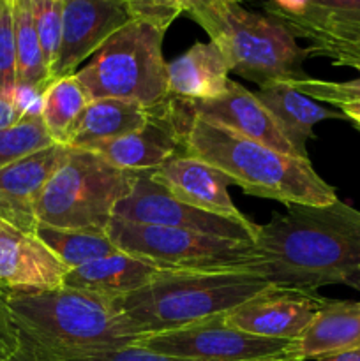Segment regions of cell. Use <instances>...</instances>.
Listing matches in <instances>:
<instances>
[{
  "label": "cell",
  "mask_w": 360,
  "mask_h": 361,
  "mask_svg": "<svg viewBox=\"0 0 360 361\" xmlns=\"http://www.w3.org/2000/svg\"><path fill=\"white\" fill-rule=\"evenodd\" d=\"M254 250L260 274L277 288L316 293L360 279V210L334 201L323 207L293 204L260 224ZM360 288V286H359Z\"/></svg>",
  "instance_id": "obj_1"
},
{
  "label": "cell",
  "mask_w": 360,
  "mask_h": 361,
  "mask_svg": "<svg viewBox=\"0 0 360 361\" xmlns=\"http://www.w3.org/2000/svg\"><path fill=\"white\" fill-rule=\"evenodd\" d=\"M39 361H60L133 345L141 334L120 298L73 288L4 296Z\"/></svg>",
  "instance_id": "obj_2"
},
{
  "label": "cell",
  "mask_w": 360,
  "mask_h": 361,
  "mask_svg": "<svg viewBox=\"0 0 360 361\" xmlns=\"http://www.w3.org/2000/svg\"><path fill=\"white\" fill-rule=\"evenodd\" d=\"M186 154L224 173L246 194L277 203L323 207L337 201L309 159L274 150L219 123L194 116L186 130Z\"/></svg>",
  "instance_id": "obj_3"
},
{
  "label": "cell",
  "mask_w": 360,
  "mask_h": 361,
  "mask_svg": "<svg viewBox=\"0 0 360 361\" xmlns=\"http://www.w3.org/2000/svg\"><path fill=\"white\" fill-rule=\"evenodd\" d=\"M270 282L256 270H159L140 291L120 298V307L145 335H157L222 316L260 295Z\"/></svg>",
  "instance_id": "obj_4"
},
{
  "label": "cell",
  "mask_w": 360,
  "mask_h": 361,
  "mask_svg": "<svg viewBox=\"0 0 360 361\" xmlns=\"http://www.w3.org/2000/svg\"><path fill=\"white\" fill-rule=\"evenodd\" d=\"M191 16L217 44L232 73L258 87L309 76L304 71L309 49L270 14L253 13L239 0H214Z\"/></svg>",
  "instance_id": "obj_5"
},
{
  "label": "cell",
  "mask_w": 360,
  "mask_h": 361,
  "mask_svg": "<svg viewBox=\"0 0 360 361\" xmlns=\"http://www.w3.org/2000/svg\"><path fill=\"white\" fill-rule=\"evenodd\" d=\"M166 30L133 20L112 35L74 76L90 101L124 99L145 108L161 104L168 95L162 56Z\"/></svg>",
  "instance_id": "obj_6"
},
{
  "label": "cell",
  "mask_w": 360,
  "mask_h": 361,
  "mask_svg": "<svg viewBox=\"0 0 360 361\" xmlns=\"http://www.w3.org/2000/svg\"><path fill=\"white\" fill-rule=\"evenodd\" d=\"M138 173L124 171L101 155L71 148L37 201V226L108 229L116 204L131 194Z\"/></svg>",
  "instance_id": "obj_7"
},
{
  "label": "cell",
  "mask_w": 360,
  "mask_h": 361,
  "mask_svg": "<svg viewBox=\"0 0 360 361\" xmlns=\"http://www.w3.org/2000/svg\"><path fill=\"white\" fill-rule=\"evenodd\" d=\"M108 235L122 252L150 263L157 270L217 271L246 268L260 274L261 257L253 242L116 219L109 222Z\"/></svg>",
  "instance_id": "obj_8"
},
{
  "label": "cell",
  "mask_w": 360,
  "mask_h": 361,
  "mask_svg": "<svg viewBox=\"0 0 360 361\" xmlns=\"http://www.w3.org/2000/svg\"><path fill=\"white\" fill-rule=\"evenodd\" d=\"M134 345L189 361H253L292 351L295 341L246 334L229 326L222 314L179 330L145 335Z\"/></svg>",
  "instance_id": "obj_9"
},
{
  "label": "cell",
  "mask_w": 360,
  "mask_h": 361,
  "mask_svg": "<svg viewBox=\"0 0 360 361\" xmlns=\"http://www.w3.org/2000/svg\"><path fill=\"white\" fill-rule=\"evenodd\" d=\"M113 219L134 224L189 229L201 235L242 242H254L260 231V224H254L253 221H232L182 203L161 183L155 182L150 171L138 173L133 190L116 204Z\"/></svg>",
  "instance_id": "obj_10"
},
{
  "label": "cell",
  "mask_w": 360,
  "mask_h": 361,
  "mask_svg": "<svg viewBox=\"0 0 360 361\" xmlns=\"http://www.w3.org/2000/svg\"><path fill=\"white\" fill-rule=\"evenodd\" d=\"M193 111L186 101L168 97L150 108V118L141 129L85 150L101 155L124 171H154L176 155L186 154V130Z\"/></svg>",
  "instance_id": "obj_11"
},
{
  "label": "cell",
  "mask_w": 360,
  "mask_h": 361,
  "mask_svg": "<svg viewBox=\"0 0 360 361\" xmlns=\"http://www.w3.org/2000/svg\"><path fill=\"white\" fill-rule=\"evenodd\" d=\"M270 16L307 39L311 55L360 71V0H313L299 16Z\"/></svg>",
  "instance_id": "obj_12"
},
{
  "label": "cell",
  "mask_w": 360,
  "mask_h": 361,
  "mask_svg": "<svg viewBox=\"0 0 360 361\" xmlns=\"http://www.w3.org/2000/svg\"><path fill=\"white\" fill-rule=\"evenodd\" d=\"M133 20L127 0H62V42L52 83L76 74L85 60Z\"/></svg>",
  "instance_id": "obj_13"
},
{
  "label": "cell",
  "mask_w": 360,
  "mask_h": 361,
  "mask_svg": "<svg viewBox=\"0 0 360 361\" xmlns=\"http://www.w3.org/2000/svg\"><path fill=\"white\" fill-rule=\"evenodd\" d=\"M323 296L270 286L224 314L232 328L279 341H296L325 303Z\"/></svg>",
  "instance_id": "obj_14"
},
{
  "label": "cell",
  "mask_w": 360,
  "mask_h": 361,
  "mask_svg": "<svg viewBox=\"0 0 360 361\" xmlns=\"http://www.w3.org/2000/svg\"><path fill=\"white\" fill-rule=\"evenodd\" d=\"M67 268L37 238L0 219V295H30L64 288Z\"/></svg>",
  "instance_id": "obj_15"
},
{
  "label": "cell",
  "mask_w": 360,
  "mask_h": 361,
  "mask_svg": "<svg viewBox=\"0 0 360 361\" xmlns=\"http://www.w3.org/2000/svg\"><path fill=\"white\" fill-rule=\"evenodd\" d=\"M67 152L69 147L55 143L0 169V219L4 222L35 235L37 201Z\"/></svg>",
  "instance_id": "obj_16"
},
{
  "label": "cell",
  "mask_w": 360,
  "mask_h": 361,
  "mask_svg": "<svg viewBox=\"0 0 360 361\" xmlns=\"http://www.w3.org/2000/svg\"><path fill=\"white\" fill-rule=\"evenodd\" d=\"M150 173L155 182L161 183L176 200L189 207L219 215V217L232 219V221H251L235 207L229 197L228 187L232 185V180L224 173L219 171L215 166L194 155H176Z\"/></svg>",
  "instance_id": "obj_17"
},
{
  "label": "cell",
  "mask_w": 360,
  "mask_h": 361,
  "mask_svg": "<svg viewBox=\"0 0 360 361\" xmlns=\"http://www.w3.org/2000/svg\"><path fill=\"white\" fill-rule=\"evenodd\" d=\"M187 106L194 116L228 127L249 140L260 141L282 154L302 157L282 133L272 113L261 104L256 94L247 90L236 81H228V88L221 97L212 99V101L187 102Z\"/></svg>",
  "instance_id": "obj_18"
},
{
  "label": "cell",
  "mask_w": 360,
  "mask_h": 361,
  "mask_svg": "<svg viewBox=\"0 0 360 361\" xmlns=\"http://www.w3.org/2000/svg\"><path fill=\"white\" fill-rule=\"evenodd\" d=\"M228 60L212 41L196 42L186 53L166 62L168 95L187 102L221 97L229 81Z\"/></svg>",
  "instance_id": "obj_19"
},
{
  "label": "cell",
  "mask_w": 360,
  "mask_h": 361,
  "mask_svg": "<svg viewBox=\"0 0 360 361\" xmlns=\"http://www.w3.org/2000/svg\"><path fill=\"white\" fill-rule=\"evenodd\" d=\"M356 348H360V302L348 300H325L295 341L300 361L323 360Z\"/></svg>",
  "instance_id": "obj_20"
},
{
  "label": "cell",
  "mask_w": 360,
  "mask_h": 361,
  "mask_svg": "<svg viewBox=\"0 0 360 361\" xmlns=\"http://www.w3.org/2000/svg\"><path fill=\"white\" fill-rule=\"evenodd\" d=\"M261 104L272 113L293 147L307 159V141L314 140V126L323 120L344 118L341 111L328 109L314 99L296 90L288 81L261 85L256 92ZM346 120V118H344Z\"/></svg>",
  "instance_id": "obj_21"
},
{
  "label": "cell",
  "mask_w": 360,
  "mask_h": 361,
  "mask_svg": "<svg viewBox=\"0 0 360 361\" xmlns=\"http://www.w3.org/2000/svg\"><path fill=\"white\" fill-rule=\"evenodd\" d=\"M157 268L126 252H116L67 271L64 286L97 293L109 298H124L148 284Z\"/></svg>",
  "instance_id": "obj_22"
},
{
  "label": "cell",
  "mask_w": 360,
  "mask_h": 361,
  "mask_svg": "<svg viewBox=\"0 0 360 361\" xmlns=\"http://www.w3.org/2000/svg\"><path fill=\"white\" fill-rule=\"evenodd\" d=\"M150 118V108L124 99H97L85 109L69 145L71 148H90L104 141L141 129Z\"/></svg>",
  "instance_id": "obj_23"
},
{
  "label": "cell",
  "mask_w": 360,
  "mask_h": 361,
  "mask_svg": "<svg viewBox=\"0 0 360 361\" xmlns=\"http://www.w3.org/2000/svg\"><path fill=\"white\" fill-rule=\"evenodd\" d=\"M11 2H13L14 41H16L18 90L44 94L46 88L52 85V78L34 27L30 0H11Z\"/></svg>",
  "instance_id": "obj_24"
},
{
  "label": "cell",
  "mask_w": 360,
  "mask_h": 361,
  "mask_svg": "<svg viewBox=\"0 0 360 361\" xmlns=\"http://www.w3.org/2000/svg\"><path fill=\"white\" fill-rule=\"evenodd\" d=\"M35 235L67 270L120 252L108 229H64L39 224Z\"/></svg>",
  "instance_id": "obj_25"
},
{
  "label": "cell",
  "mask_w": 360,
  "mask_h": 361,
  "mask_svg": "<svg viewBox=\"0 0 360 361\" xmlns=\"http://www.w3.org/2000/svg\"><path fill=\"white\" fill-rule=\"evenodd\" d=\"M90 99L76 76L55 80L42 94L41 116L56 145L67 147Z\"/></svg>",
  "instance_id": "obj_26"
},
{
  "label": "cell",
  "mask_w": 360,
  "mask_h": 361,
  "mask_svg": "<svg viewBox=\"0 0 360 361\" xmlns=\"http://www.w3.org/2000/svg\"><path fill=\"white\" fill-rule=\"evenodd\" d=\"M55 145L44 126L41 113H27L7 129H0V169L34 152Z\"/></svg>",
  "instance_id": "obj_27"
},
{
  "label": "cell",
  "mask_w": 360,
  "mask_h": 361,
  "mask_svg": "<svg viewBox=\"0 0 360 361\" xmlns=\"http://www.w3.org/2000/svg\"><path fill=\"white\" fill-rule=\"evenodd\" d=\"M30 6L35 32L52 78L62 42V0H30Z\"/></svg>",
  "instance_id": "obj_28"
},
{
  "label": "cell",
  "mask_w": 360,
  "mask_h": 361,
  "mask_svg": "<svg viewBox=\"0 0 360 361\" xmlns=\"http://www.w3.org/2000/svg\"><path fill=\"white\" fill-rule=\"evenodd\" d=\"M0 92L16 94V41L13 2L0 0Z\"/></svg>",
  "instance_id": "obj_29"
},
{
  "label": "cell",
  "mask_w": 360,
  "mask_h": 361,
  "mask_svg": "<svg viewBox=\"0 0 360 361\" xmlns=\"http://www.w3.org/2000/svg\"><path fill=\"white\" fill-rule=\"evenodd\" d=\"M360 73V71H359ZM299 92L314 101L328 102L334 106L349 104V102H360V76L349 81H325L307 76L306 80L288 81Z\"/></svg>",
  "instance_id": "obj_30"
},
{
  "label": "cell",
  "mask_w": 360,
  "mask_h": 361,
  "mask_svg": "<svg viewBox=\"0 0 360 361\" xmlns=\"http://www.w3.org/2000/svg\"><path fill=\"white\" fill-rule=\"evenodd\" d=\"M0 361H39L34 345L20 330L2 295H0Z\"/></svg>",
  "instance_id": "obj_31"
},
{
  "label": "cell",
  "mask_w": 360,
  "mask_h": 361,
  "mask_svg": "<svg viewBox=\"0 0 360 361\" xmlns=\"http://www.w3.org/2000/svg\"><path fill=\"white\" fill-rule=\"evenodd\" d=\"M134 20L147 21L168 30L169 25L184 13L176 0H127Z\"/></svg>",
  "instance_id": "obj_32"
},
{
  "label": "cell",
  "mask_w": 360,
  "mask_h": 361,
  "mask_svg": "<svg viewBox=\"0 0 360 361\" xmlns=\"http://www.w3.org/2000/svg\"><path fill=\"white\" fill-rule=\"evenodd\" d=\"M60 361H189L173 358V356L159 355V353L148 351V349L140 348V345H126L120 349H112V351L94 353V355L78 356V358L60 360Z\"/></svg>",
  "instance_id": "obj_33"
},
{
  "label": "cell",
  "mask_w": 360,
  "mask_h": 361,
  "mask_svg": "<svg viewBox=\"0 0 360 361\" xmlns=\"http://www.w3.org/2000/svg\"><path fill=\"white\" fill-rule=\"evenodd\" d=\"M27 115L20 92L16 94H2L0 92V129L14 126Z\"/></svg>",
  "instance_id": "obj_34"
},
{
  "label": "cell",
  "mask_w": 360,
  "mask_h": 361,
  "mask_svg": "<svg viewBox=\"0 0 360 361\" xmlns=\"http://www.w3.org/2000/svg\"><path fill=\"white\" fill-rule=\"evenodd\" d=\"M313 0H270L268 14H282V16H299L309 7Z\"/></svg>",
  "instance_id": "obj_35"
},
{
  "label": "cell",
  "mask_w": 360,
  "mask_h": 361,
  "mask_svg": "<svg viewBox=\"0 0 360 361\" xmlns=\"http://www.w3.org/2000/svg\"><path fill=\"white\" fill-rule=\"evenodd\" d=\"M339 111L360 130V102H349V104L339 106Z\"/></svg>",
  "instance_id": "obj_36"
},
{
  "label": "cell",
  "mask_w": 360,
  "mask_h": 361,
  "mask_svg": "<svg viewBox=\"0 0 360 361\" xmlns=\"http://www.w3.org/2000/svg\"><path fill=\"white\" fill-rule=\"evenodd\" d=\"M176 2L180 4V7L184 9V13H196V11L203 9L205 6H208L210 2H214V0H176Z\"/></svg>",
  "instance_id": "obj_37"
},
{
  "label": "cell",
  "mask_w": 360,
  "mask_h": 361,
  "mask_svg": "<svg viewBox=\"0 0 360 361\" xmlns=\"http://www.w3.org/2000/svg\"><path fill=\"white\" fill-rule=\"evenodd\" d=\"M318 361H360V348L352 349V351L339 353V355L328 356V358L318 360Z\"/></svg>",
  "instance_id": "obj_38"
},
{
  "label": "cell",
  "mask_w": 360,
  "mask_h": 361,
  "mask_svg": "<svg viewBox=\"0 0 360 361\" xmlns=\"http://www.w3.org/2000/svg\"><path fill=\"white\" fill-rule=\"evenodd\" d=\"M253 361H300L299 356L295 355V348L288 353H282V355L277 356H270V358H260V360H253Z\"/></svg>",
  "instance_id": "obj_39"
},
{
  "label": "cell",
  "mask_w": 360,
  "mask_h": 361,
  "mask_svg": "<svg viewBox=\"0 0 360 361\" xmlns=\"http://www.w3.org/2000/svg\"><path fill=\"white\" fill-rule=\"evenodd\" d=\"M359 289H360V288H359Z\"/></svg>",
  "instance_id": "obj_40"
}]
</instances>
